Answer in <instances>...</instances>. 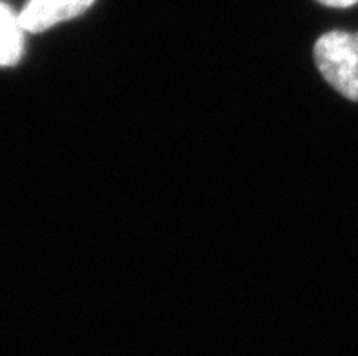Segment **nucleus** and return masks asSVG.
<instances>
[{
	"instance_id": "f257e3e1",
	"label": "nucleus",
	"mask_w": 358,
	"mask_h": 356,
	"mask_svg": "<svg viewBox=\"0 0 358 356\" xmlns=\"http://www.w3.org/2000/svg\"><path fill=\"white\" fill-rule=\"evenodd\" d=\"M315 64L331 87L358 102V31H327L315 44Z\"/></svg>"
},
{
	"instance_id": "f03ea898",
	"label": "nucleus",
	"mask_w": 358,
	"mask_h": 356,
	"mask_svg": "<svg viewBox=\"0 0 358 356\" xmlns=\"http://www.w3.org/2000/svg\"><path fill=\"white\" fill-rule=\"evenodd\" d=\"M93 2L95 0H27L18 17L26 33H44L87 11Z\"/></svg>"
},
{
	"instance_id": "7ed1b4c3",
	"label": "nucleus",
	"mask_w": 358,
	"mask_h": 356,
	"mask_svg": "<svg viewBox=\"0 0 358 356\" xmlns=\"http://www.w3.org/2000/svg\"><path fill=\"white\" fill-rule=\"evenodd\" d=\"M24 29L18 13L0 2V68H11L20 62L24 55Z\"/></svg>"
},
{
	"instance_id": "20e7f679",
	"label": "nucleus",
	"mask_w": 358,
	"mask_h": 356,
	"mask_svg": "<svg viewBox=\"0 0 358 356\" xmlns=\"http://www.w3.org/2000/svg\"><path fill=\"white\" fill-rule=\"evenodd\" d=\"M318 4H324L327 8H336V9H345L353 8L358 4V0H317Z\"/></svg>"
}]
</instances>
